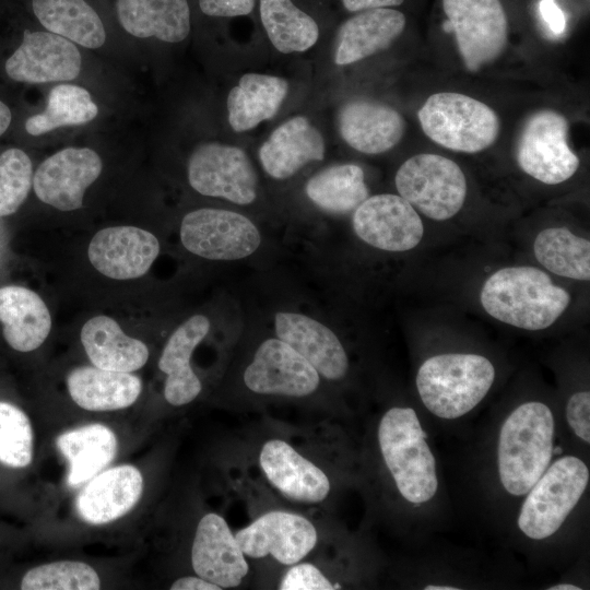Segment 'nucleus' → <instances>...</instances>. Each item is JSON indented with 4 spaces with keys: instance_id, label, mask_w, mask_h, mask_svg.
I'll use <instances>...</instances> for the list:
<instances>
[{
    "instance_id": "nucleus-30",
    "label": "nucleus",
    "mask_w": 590,
    "mask_h": 590,
    "mask_svg": "<svg viewBox=\"0 0 590 590\" xmlns=\"http://www.w3.org/2000/svg\"><path fill=\"white\" fill-rule=\"evenodd\" d=\"M287 82L275 75L246 73L227 96L228 122L244 132L275 116L287 94Z\"/></svg>"
},
{
    "instance_id": "nucleus-21",
    "label": "nucleus",
    "mask_w": 590,
    "mask_h": 590,
    "mask_svg": "<svg viewBox=\"0 0 590 590\" xmlns=\"http://www.w3.org/2000/svg\"><path fill=\"white\" fill-rule=\"evenodd\" d=\"M142 491L141 472L131 464L117 465L90 480L75 498V510L86 523H109L128 514Z\"/></svg>"
},
{
    "instance_id": "nucleus-19",
    "label": "nucleus",
    "mask_w": 590,
    "mask_h": 590,
    "mask_svg": "<svg viewBox=\"0 0 590 590\" xmlns=\"http://www.w3.org/2000/svg\"><path fill=\"white\" fill-rule=\"evenodd\" d=\"M226 520L205 514L198 522L191 565L197 576L222 589L239 586L249 573V564Z\"/></svg>"
},
{
    "instance_id": "nucleus-48",
    "label": "nucleus",
    "mask_w": 590,
    "mask_h": 590,
    "mask_svg": "<svg viewBox=\"0 0 590 590\" xmlns=\"http://www.w3.org/2000/svg\"><path fill=\"white\" fill-rule=\"evenodd\" d=\"M425 590H458L459 588L456 587H449V586H434L428 585L424 588Z\"/></svg>"
},
{
    "instance_id": "nucleus-40",
    "label": "nucleus",
    "mask_w": 590,
    "mask_h": 590,
    "mask_svg": "<svg viewBox=\"0 0 590 590\" xmlns=\"http://www.w3.org/2000/svg\"><path fill=\"white\" fill-rule=\"evenodd\" d=\"M340 585L330 581L326 575L311 563H296L291 565L282 577L280 590H333Z\"/></svg>"
},
{
    "instance_id": "nucleus-12",
    "label": "nucleus",
    "mask_w": 590,
    "mask_h": 590,
    "mask_svg": "<svg viewBox=\"0 0 590 590\" xmlns=\"http://www.w3.org/2000/svg\"><path fill=\"white\" fill-rule=\"evenodd\" d=\"M243 382L260 396L305 398L318 390L321 376L292 346L272 335L257 345L244 369Z\"/></svg>"
},
{
    "instance_id": "nucleus-16",
    "label": "nucleus",
    "mask_w": 590,
    "mask_h": 590,
    "mask_svg": "<svg viewBox=\"0 0 590 590\" xmlns=\"http://www.w3.org/2000/svg\"><path fill=\"white\" fill-rule=\"evenodd\" d=\"M272 326L274 335L306 358L321 378L338 381L345 377L347 353L337 333L323 321L298 310L279 309Z\"/></svg>"
},
{
    "instance_id": "nucleus-31",
    "label": "nucleus",
    "mask_w": 590,
    "mask_h": 590,
    "mask_svg": "<svg viewBox=\"0 0 590 590\" xmlns=\"http://www.w3.org/2000/svg\"><path fill=\"white\" fill-rule=\"evenodd\" d=\"M56 445L69 463L67 482L75 487L107 467L118 449L117 437L107 426L90 424L59 435Z\"/></svg>"
},
{
    "instance_id": "nucleus-8",
    "label": "nucleus",
    "mask_w": 590,
    "mask_h": 590,
    "mask_svg": "<svg viewBox=\"0 0 590 590\" xmlns=\"http://www.w3.org/2000/svg\"><path fill=\"white\" fill-rule=\"evenodd\" d=\"M185 249L213 261H237L251 257L262 245V233L243 213L201 208L187 213L179 231Z\"/></svg>"
},
{
    "instance_id": "nucleus-46",
    "label": "nucleus",
    "mask_w": 590,
    "mask_h": 590,
    "mask_svg": "<svg viewBox=\"0 0 590 590\" xmlns=\"http://www.w3.org/2000/svg\"><path fill=\"white\" fill-rule=\"evenodd\" d=\"M11 111L9 107L0 101V135L4 133L11 122Z\"/></svg>"
},
{
    "instance_id": "nucleus-11",
    "label": "nucleus",
    "mask_w": 590,
    "mask_h": 590,
    "mask_svg": "<svg viewBox=\"0 0 590 590\" xmlns=\"http://www.w3.org/2000/svg\"><path fill=\"white\" fill-rule=\"evenodd\" d=\"M568 122L557 111L542 109L526 122L518 144L517 162L534 179L557 185L569 179L579 167L578 156L568 145Z\"/></svg>"
},
{
    "instance_id": "nucleus-44",
    "label": "nucleus",
    "mask_w": 590,
    "mask_h": 590,
    "mask_svg": "<svg viewBox=\"0 0 590 590\" xmlns=\"http://www.w3.org/2000/svg\"><path fill=\"white\" fill-rule=\"evenodd\" d=\"M404 0H341L350 12H361L378 8H391L403 3Z\"/></svg>"
},
{
    "instance_id": "nucleus-37",
    "label": "nucleus",
    "mask_w": 590,
    "mask_h": 590,
    "mask_svg": "<svg viewBox=\"0 0 590 590\" xmlns=\"http://www.w3.org/2000/svg\"><path fill=\"white\" fill-rule=\"evenodd\" d=\"M95 569L82 562L60 560L30 569L22 578L23 590H97Z\"/></svg>"
},
{
    "instance_id": "nucleus-43",
    "label": "nucleus",
    "mask_w": 590,
    "mask_h": 590,
    "mask_svg": "<svg viewBox=\"0 0 590 590\" xmlns=\"http://www.w3.org/2000/svg\"><path fill=\"white\" fill-rule=\"evenodd\" d=\"M540 14L554 35H560L566 30V19L555 0H541Z\"/></svg>"
},
{
    "instance_id": "nucleus-4",
    "label": "nucleus",
    "mask_w": 590,
    "mask_h": 590,
    "mask_svg": "<svg viewBox=\"0 0 590 590\" xmlns=\"http://www.w3.org/2000/svg\"><path fill=\"white\" fill-rule=\"evenodd\" d=\"M495 368L479 354L447 353L427 358L418 368L416 388L434 415L455 420L472 411L487 394Z\"/></svg>"
},
{
    "instance_id": "nucleus-22",
    "label": "nucleus",
    "mask_w": 590,
    "mask_h": 590,
    "mask_svg": "<svg viewBox=\"0 0 590 590\" xmlns=\"http://www.w3.org/2000/svg\"><path fill=\"white\" fill-rule=\"evenodd\" d=\"M258 156L270 177L284 180L307 164L322 161L324 141L306 117L297 116L283 122L270 134L260 146Z\"/></svg>"
},
{
    "instance_id": "nucleus-33",
    "label": "nucleus",
    "mask_w": 590,
    "mask_h": 590,
    "mask_svg": "<svg viewBox=\"0 0 590 590\" xmlns=\"http://www.w3.org/2000/svg\"><path fill=\"white\" fill-rule=\"evenodd\" d=\"M308 199L331 214L353 212L369 196L365 175L356 164H337L321 169L305 186Z\"/></svg>"
},
{
    "instance_id": "nucleus-26",
    "label": "nucleus",
    "mask_w": 590,
    "mask_h": 590,
    "mask_svg": "<svg viewBox=\"0 0 590 590\" xmlns=\"http://www.w3.org/2000/svg\"><path fill=\"white\" fill-rule=\"evenodd\" d=\"M0 322L5 341L19 352L39 347L51 329V317L40 296L17 285L0 288Z\"/></svg>"
},
{
    "instance_id": "nucleus-27",
    "label": "nucleus",
    "mask_w": 590,
    "mask_h": 590,
    "mask_svg": "<svg viewBox=\"0 0 590 590\" xmlns=\"http://www.w3.org/2000/svg\"><path fill=\"white\" fill-rule=\"evenodd\" d=\"M119 22L130 35L179 43L190 32L187 0H117Z\"/></svg>"
},
{
    "instance_id": "nucleus-2",
    "label": "nucleus",
    "mask_w": 590,
    "mask_h": 590,
    "mask_svg": "<svg viewBox=\"0 0 590 590\" xmlns=\"http://www.w3.org/2000/svg\"><path fill=\"white\" fill-rule=\"evenodd\" d=\"M554 417L539 401L520 404L502 425L497 447L498 473L514 496L529 492L550 465L553 455Z\"/></svg>"
},
{
    "instance_id": "nucleus-14",
    "label": "nucleus",
    "mask_w": 590,
    "mask_h": 590,
    "mask_svg": "<svg viewBox=\"0 0 590 590\" xmlns=\"http://www.w3.org/2000/svg\"><path fill=\"white\" fill-rule=\"evenodd\" d=\"M352 226L366 245L390 252L415 248L424 233L416 210L401 196L392 193L365 199L353 211Z\"/></svg>"
},
{
    "instance_id": "nucleus-13",
    "label": "nucleus",
    "mask_w": 590,
    "mask_h": 590,
    "mask_svg": "<svg viewBox=\"0 0 590 590\" xmlns=\"http://www.w3.org/2000/svg\"><path fill=\"white\" fill-rule=\"evenodd\" d=\"M246 557L271 556L291 566L302 562L316 546L318 533L310 520L299 514L271 510L235 533Z\"/></svg>"
},
{
    "instance_id": "nucleus-38",
    "label": "nucleus",
    "mask_w": 590,
    "mask_h": 590,
    "mask_svg": "<svg viewBox=\"0 0 590 590\" xmlns=\"http://www.w3.org/2000/svg\"><path fill=\"white\" fill-rule=\"evenodd\" d=\"M33 460V429L17 406L0 401V463L25 468Z\"/></svg>"
},
{
    "instance_id": "nucleus-28",
    "label": "nucleus",
    "mask_w": 590,
    "mask_h": 590,
    "mask_svg": "<svg viewBox=\"0 0 590 590\" xmlns=\"http://www.w3.org/2000/svg\"><path fill=\"white\" fill-rule=\"evenodd\" d=\"M72 400L88 411H114L130 406L139 398V377L98 367H79L67 378Z\"/></svg>"
},
{
    "instance_id": "nucleus-29",
    "label": "nucleus",
    "mask_w": 590,
    "mask_h": 590,
    "mask_svg": "<svg viewBox=\"0 0 590 590\" xmlns=\"http://www.w3.org/2000/svg\"><path fill=\"white\" fill-rule=\"evenodd\" d=\"M81 342L92 364L107 370L131 373L143 367L149 358L146 345L126 335L117 321L107 316L86 321Z\"/></svg>"
},
{
    "instance_id": "nucleus-5",
    "label": "nucleus",
    "mask_w": 590,
    "mask_h": 590,
    "mask_svg": "<svg viewBox=\"0 0 590 590\" xmlns=\"http://www.w3.org/2000/svg\"><path fill=\"white\" fill-rule=\"evenodd\" d=\"M417 117L432 141L452 151H483L499 133L498 116L489 106L456 92L430 95L418 109Z\"/></svg>"
},
{
    "instance_id": "nucleus-20",
    "label": "nucleus",
    "mask_w": 590,
    "mask_h": 590,
    "mask_svg": "<svg viewBox=\"0 0 590 590\" xmlns=\"http://www.w3.org/2000/svg\"><path fill=\"white\" fill-rule=\"evenodd\" d=\"M160 253L154 234L135 226H113L97 232L88 245V259L102 274L115 280L144 275Z\"/></svg>"
},
{
    "instance_id": "nucleus-32",
    "label": "nucleus",
    "mask_w": 590,
    "mask_h": 590,
    "mask_svg": "<svg viewBox=\"0 0 590 590\" xmlns=\"http://www.w3.org/2000/svg\"><path fill=\"white\" fill-rule=\"evenodd\" d=\"M32 8L50 33L93 49L106 40L101 17L84 0H32Z\"/></svg>"
},
{
    "instance_id": "nucleus-7",
    "label": "nucleus",
    "mask_w": 590,
    "mask_h": 590,
    "mask_svg": "<svg viewBox=\"0 0 590 590\" xmlns=\"http://www.w3.org/2000/svg\"><path fill=\"white\" fill-rule=\"evenodd\" d=\"M394 184L399 196L435 221L455 216L467 196V180L459 165L432 153L408 158L399 167Z\"/></svg>"
},
{
    "instance_id": "nucleus-41",
    "label": "nucleus",
    "mask_w": 590,
    "mask_h": 590,
    "mask_svg": "<svg viewBox=\"0 0 590 590\" xmlns=\"http://www.w3.org/2000/svg\"><path fill=\"white\" fill-rule=\"evenodd\" d=\"M567 422L577 437L590 442V393H574L566 405Z\"/></svg>"
},
{
    "instance_id": "nucleus-3",
    "label": "nucleus",
    "mask_w": 590,
    "mask_h": 590,
    "mask_svg": "<svg viewBox=\"0 0 590 590\" xmlns=\"http://www.w3.org/2000/svg\"><path fill=\"white\" fill-rule=\"evenodd\" d=\"M416 412L393 406L381 417L379 450L400 495L412 504L430 500L437 492L436 460Z\"/></svg>"
},
{
    "instance_id": "nucleus-9",
    "label": "nucleus",
    "mask_w": 590,
    "mask_h": 590,
    "mask_svg": "<svg viewBox=\"0 0 590 590\" xmlns=\"http://www.w3.org/2000/svg\"><path fill=\"white\" fill-rule=\"evenodd\" d=\"M447 21L442 27L453 32L459 52L470 71L494 61L505 49L508 23L499 0H442Z\"/></svg>"
},
{
    "instance_id": "nucleus-36",
    "label": "nucleus",
    "mask_w": 590,
    "mask_h": 590,
    "mask_svg": "<svg viewBox=\"0 0 590 590\" xmlns=\"http://www.w3.org/2000/svg\"><path fill=\"white\" fill-rule=\"evenodd\" d=\"M97 113L98 108L85 88L59 84L51 88L45 110L30 117L25 129L31 135H40L57 128L88 122Z\"/></svg>"
},
{
    "instance_id": "nucleus-34",
    "label": "nucleus",
    "mask_w": 590,
    "mask_h": 590,
    "mask_svg": "<svg viewBox=\"0 0 590 590\" xmlns=\"http://www.w3.org/2000/svg\"><path fill=\"white\" fill-rule=\"evenodd\" d=\"M259 13L269 40L282 54L306 51L319 38L315 19L293 0H259Z\"/></svg>"
},
{
    "instance_id": "nucleus-10",
    "label": "nucleus",
    "mask_w": 590,
    "mask_h": 590,
    "mask_svg": "<svg viewBox=\"0 0 590 590\" xmlns=\"http://www.w3.org/2000/svg\"><path fill=\"white\" fill-rule=\"evenodd\" d=\"M187 176L191 188L202 196L237 205H248L257 199V172L238 146L221 143L198 146L189 157Z\"/></svg>"
},
{
    "instance_id": "nucleus-25",
    "label": "nucleus",
    "mask_w": 590,
    "mask_h": 590,
    "mask_svg": "<svg viewBox=\"0 0 590 590\" xmlns=\"http://www.w3.org/2000/svg\"><path fill=\"white\" fill-rule=\"evenodd\" d=\"M405 16L391 8L361 11L339 28L334 62L346 66L387 49L403 32Z\"/></svg>"
},
{
    "instance_id": "nucleus-47",
    "label": "nucleus",
    "mask_w": 590,
    "mask_h": 590,
    "mask_svg": "<svg viewBox=\"0 0 590 590\" xmlns=\"http://www.w3.org/2000/svg\"><path fill=\"white\" fill-rule=\"evenodd\" d=\"M581 588L575 585L560 583L550 587L548 590H580Z\"/></svg>"
},
{
    "instance_id": "nucleus-17",
    "label": "nucleus",
    "mask_w": 590,
    "mask_h": 590,
    "mask_svg": "<svg viewBox=\"0 0 590 590\" xmlns=\"http://www.w3.org/2000/svg\"><path fill=\"white\" fill-rule=\"evenodd\" d=\"M81 63V54L71 40L50 32L25 31L4 68L12 80L36 84L74 80Z\"/></svg>"
},
{
    "instance_id": "nucleus-24",
    "label": "nucleus",
    "mask_w": 590,
    "mask_h": 590,
    "mask_svg": "<svg viewBox=\"0 0 590 590\" xmlns=\"http://www.w3.org/2000/svg\"><path fill=\"white\" fill-rule=\"evenodd\" d=\"M342 139L364 154H380L402 138L404 120L392 107L364 99L346 103L339 111Z\"/></svg>"
},
{
    "instance_id": "nucleus-6",
    "label": "nucleus",
    "mask_w": 590,
    "mask_h": 590,
    "mask_svg": "<svg viewBox=\"0 0 590 590\" xmlns=\"http://www.w3.org/2000/svg\"><path fill=\"white\" fill-rule=\"evenodd\" d=\"M589 470L577 457L565 456L547 467L527 493L518 527L532 540L553 535L586 491Z\"/></svg>"
},
{
    "instance_id": "nucleus-35",
    "label": "nucleus",
    "mask_w": 590,
    "mask_h": 590,
    "mask_svg": "<svg viewBox=\"0 0 590 590\" xmlns=\"http://www.w3.org/2000/svg\"><path fill=\"white\" fill-rule=\"evenodd\" d=\"M536 260L554 274L579 281L590 280V241L566 227H548L534 239Z\"/></svg>"
},
{
    "instance_id": "nucleus-45",
    "label": "nucleus",
    "mask_w": 590,
    "mask_h": 590,
    "mask_svg": "<svg viewBox=\"0 0 590 590\" xmlns=\"http://www.w3.org/2000/svg\"><path fill=\"white\" fill-rule=\"evenodd\" d=\"M172 590H222V588L215 583H212L199 576H186L175 580L172 586Z\"/></svg>"
},
{
    "instance_id": "nucleus-42",
    "label": "nucleus",
    "mask_w": 590,
    "mask_h": 590,
    "mask_svg": "<svg viewBox=\"0 0 590 590\" xmlns=\"http://www.w3.org/2000/svg\"><path fill=\"white\" fill-rule=\"evenodd\" d=\"M256 0H199L201 11L209 16L236 17L250 14Z\"/></svg>"
},
{
    "instance_id": "nucleus-39",
    "label": "nucleus",
    "mask_w": 590,
    "mask_h": 590,
    "mask_svg": "<svg viewBox=\"0 0 590 590\" xmlns=\"http://www.w3.org/2000/svg\"><path fill=\"white\" fill-rule=\"evenodd\" d=\"M33 185L32 162L20 149L0 155V216L13 214L25 201Z\"/></svg>"
},
{
    "instance_id": "nucleus-23",
    "label": "nucleus",
    "mask_w": 590,
    "mask_h": 590,
    "mask_svg": "<svg viewBox=\"0 0 590 590\" xmlns=\"http://www.w3.org/2000/svg\"><path fill=\"white\" fill-rule=\"evenodd\" d=\"M210 319L197 314L184 321L167 340L158 359V368L166 374L165 400L175 406L192 402L202 385L190 365V358L210 331Z\"/></svg>"
},
{
    "instance_id": "nucleus-15",
    "label": "nucleus",
    "mask_w": 590,
    "mask_h": 590,
    "mask_svg": "<svg viewBox=\"0 0 590 590\" xmlns=\"http://www.w3.org/2000/svg\"><path fill=\"white\" fill-rule=\"evenodd\" d=\"M102 160L88 148H66L37 168L33 187L37 198L60 211L82 206L85 190L102 173Z\"/></svg>"
},
{
    "instance_id": "nucleus-1",
    "label": "nucleus",
    "mask_w": 590,
    "mask_h": 590,
    "mask_svg": "<svg viewBox=\"0 0 590 590\" xmlns=\"http://www.w3.org/2000/svg\"><path fill=\"white\" fill-rule=\"evenodd\" d=\"M480 300L496 320L535 331L552 326L570 303L569 293L535 267H507L491 274Z\"/></svg>"
},
{
    "instance_id": "nucleus-18",
    "label": "nucleus",
    "mask_w": 590,
    "mask_h": 590,
    "mask_svg": "<svg viewBox=\"0 0 590 590\" xmlns=\"http://www.w3.org/2000/svg\"><path fill=\"white\" fill-rule=\"evenodd\" d=\"M258 462L267 481L291 502L319 504L330 493L326 472L283 439L264 441Z\"/></svg>"
}]
</instances>
